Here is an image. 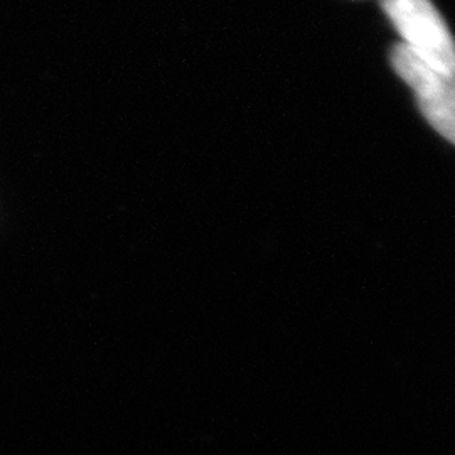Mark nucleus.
Wrapping results in <instances>:
<instances>
[{
    "label": "nucleus",
    "mask_w": 455,
    "mask_h": 455,
    "mask_svg": "<svg viewBox=\"0 0 455 455\" xmlns=\"http://www.w3.org/2000/svg\"><path fill=\"white\" fill-rule=\"evenodd\" d=\"M402 37V46L420 61L455 76V39L432 0H379Z\"/></svg>",
    "instance_id": "f257e3e1"
},
{
    "label": "nucleus",
    "mask_w": 455,
    "mask_h": 455,
    "mask_svg": "<svg viewBox=\"0 0 455 455\" xmlns=\"http://www.w3.org/2000/svg\"><path fill=\"white\" fill-rule=\"evenodd\" d=\"M391 65L415 93L427 122L455 146V76L420 61L400 43L391 49Z\"/></svg>",
    "instance_id": "f03ea898"
}]
</instances>
